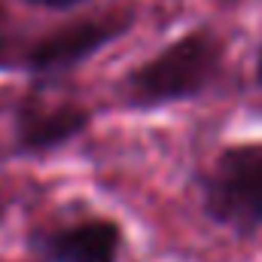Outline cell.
Masks as SVG:
<instances>
[{
  "instance_id": "cell-1",
  "label": "cell",
  "mask_w": 262,
  "mask_h": 262,
  "mask_svg": "<svg viewBox=\"0 0 262 262\" xmlns=\"http://www.w3.org/2000/svg\"><path fill=\"white\" fill-rule=\"evenodd\" d=\"M223 55L226 46L213 31H189L143 64L131 67L119 82V101L128 110H159L192 101L220 79Z\"/></svg>"
},
{
  "instance_id": "cell-5",
  "label": "cell",
  "mask_w": 262,
  "mask_h": 262,
  "mask_svg": "<svg viewBox=\"0 0 262 262\" xmlns=\"http://www.w3.org/2000/svg\"><path fill=\"white\" fill-rule=\"evenodd\" d=\"M31 247L43 262H119L122 226L107 216H85L34 232Z\"/></svg>"
},
{
  "instance_id": "cell-8",
  "label": "cell",
  "mask_w": 262,
  "mask_h": 262,
  "mask_svg": "<svg viewBox=\"0 0 262 262\" xmlns=\"http://www.w3.org/2000/svg\"><path fill=\"white\" fill-rule=\"evenodd\" d=\"M3 25H6V9H3V6H0V40H3V37H6V34H3Z\"/></svg>"
},
{
  "instance_id": "cell-9",
  "label": "cell",
  "mask_w": 262,
  "mask_h": 262,
  "mask_svg": "<svg viewBox=\"0 0 262 262\" xmlns=\"http://www.w3.org/2000/svg\"><path fill=\"white\" fill-rule=\"evenodd\" d=\"M232 3H235V0H232Z\"/></svg>"
},
{
  "instance_id": "cell-7",
  "label": "cell",
  "mask_w": 262,
  "mask_h": 262,
  "mask_svg": "<svg viewBox=\"0 0 262 262\" xmlns=\"http://www.w3.org/2000/svg\"><path fill=\"white\" fill-rule=\"evenodd\" d=\"M256 82H259V89H262V49H259V58H256Z\"/></svg>"
},
{
  "instance_id": "cell-2",
  "label": "cell",
  "mask_w": 262,
  "mask_h": 262,
  "mask_svg": "<svg viewBox=\"0 0 262 262\" xmlns=\"http://www.w3.org/2000/svg\"><path fill=\"white\" fill-rule=\"evenodd\" d=\"M134 25L131 9H113L104 15H89L61 28L46 31L31 43H12L9 37L0 40V70H28L37 76L67 73L85 64L92 55L107 49L113 40L125 37Z\"/></svg>"
},
{
  "instance_id": "cell-6",
  "label": "cell",
  "mask_w": 262,
  "mask_h": 262,
  "mask_svg": "<svg viewBox=\"0 0 262 262\" xmlns=\"http://www.w3.org/2000/svg\"><path fill=\"white\" fill-rule=\"evenodd\" d=\"M28 3L43 6V9H73V6H79V3H85V0H28Z\"/></svg>"
},
{
  "instance_id": "cell-4",
  "label": "cell",
  "mask_w": 262,
  "mask_h": 262,
  "mask_svg": "<svg viewBox=\"0 0 262 262\" xmlns=\"http://www.w3.org/2000/svg\"><path fill=\"white\" fill-rule=\"evenodd\" d=\"M92 125V110L76 101H43L28 98L18 104L12 119V143L21 156H46L67 143Z\"/></svg>"
},
{
  "instance_id": "cell-3",
  "label": "cell",
  "mask_w": 262,
  "mask_h": 262,
  "mask_svg": "<svg viewBox=\"0 0 262 262\" xmlns=\"http://www.w3.org/2000/svg\"><path fill=\"white\" fill-rule=\"evenodd\" d=\"M204 213L235 232L262 229V143L226 146L201 177Z\"/></svg>"
}]
</instances>
